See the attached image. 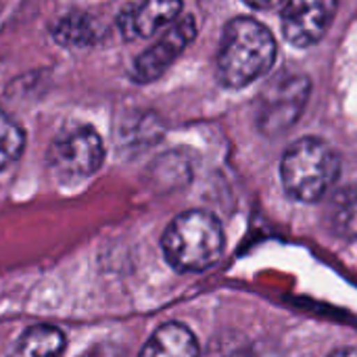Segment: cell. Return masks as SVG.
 <instances>
[{"label": "cell", "instance_id": "3957f363", "mask_svg": "<svg viewBox=\"0 0 357 357\" xmlns=\"http://www.w3.org/2000/svg\"><path fill=\"white\" fill-rule=\"evenodd\" d=\"M341 159L331 144L318 138H301L291 144L280 161V176L289 197L316 203L335 184Z\"/></svg>", "mask_w": 357, "mask_h": 357}, {"label": "cell", "instance_id": "9a60e30c", "mask_svg": "<svg viewBox=\"0 0 357 357\" xmlns=\"http://www.w3.org/2000/svg\"><path fill=\"white\" fill-rule=\"evenodd\" d=\"M331 357H357V349H339Z\"/></svg>", "mask_w": 357, "mask_h": 357}, {"label": "cell", "instance_id": "5bb4252c", "mask_svg": "<svg viewBox=\"0 0 357 357\" xmlns=\"http://www.w3.org/2000/svg\"><path fill=\"white\" fill-rule=\"evenodd\" d=\"M79 357H123V351L117 345L100 343V345H94L92 349H88L84 356Z\"/></svg>", "mask_w": 357, "mask_h": 357}, {"label": "cell", "instance_id": "7c38bea8", "mask_svg": "<svg viewBox=\"0 0 357 357\" xmlns=\"http://www.w3.org/2000/svg\"><path fill=\"white\" fill-rule=\"evenodd\" d=\"M328 226L331 230L345 238V241H356L357 238V184H351L343 190H339L331 207L326 211Z\"/></svg>", "mask_w": 357, "mask_h": 357}, {"label": "cell", "instance_id": "6da1fadb", "mask_svg": "<svg viewBox=\"0 0 357 357\" xmlns=\"http://www.w3.org/2000/svg\"><path fill=\"white\" fill-rule=\"evenodd\" d=\"M276 61V42L266 25L251 17L232 19L222 33L218 77L226 88H243L270 71Z\"/></svg>", "mask_w": 357, "mask_h": 357}, {"label": "cell", "instance_id": "30bf717a", "mask_svg": "<svg viewBox=\"0 0 357 357\" xmlns=\"http://www.w3.org/2000/svg\"><path fill=\"white\" fill-rule=\"evenodd\" d=\"M50 33L61 46L84 48L96 44L102 36V29L88 13H67L52 23Z\"/></svg>", "mask_w": 357, "mask_h": 357}, {"label": "cell", "instance_id": "8992f818", "mask_svg": "<svg viewBox=\"0 0 357 357\" xmlns=\"http://www.w3.org/2000/svg\"><path fill=\"white\" fill-rule=\"evenodd\" d=\"M197 23L192 15H184L169 25V29L144 52L134 59L132 77L138 84H151L159 79L167 67L184 52V48L195 40Z\"/></svg>", "mask_w": 357, "mask_h": 357}, {"label": "cell", "instance_id": "52a82bcc", "mask_svg": "<svg viewBox=\"0 0 357 357\" xmlns=\"http://www.w3.org/2000/svg\"><path fill=\"white\" fill-rule=\"evenodd\" d=\"M337 13V2L328 0H297L282 6V31L295 46L316 44L331 27Z\"/></svg>", "mask_w": 357, "mask_h": 357}, {"label": "cell", "instance_id": "7a4b0ae2", "mask_svg": "<svg viewBox=\"0 0 357 357\" xmlns=\"http://www.w3.org/2000/svg\"><path fill=\"white\" fill-rule=\"evenodd\" d=\"M161 247L174 270L203 272L222 257L224 230L213 213L192 209L180 213L167 226Z\"/></svg>", "mask_w": 357, "mask_h": 357}, {"label": "cell", "instance_id": "8fae6325", "mask_svg": "<svg viewBox=\"0 0 357 357\" xmlns=\"http://www.w3.org/2000/svg\"><path fill=\"white\" fill-rule=\"evenodd\" d=\"M65 349V335L50 324L29 326L8 357H61Z\"/></svg>", "mask_w": 357, "mask_h": 357}, {"label": "cell", "instance_id": "277c9868", "mask_svg": "<svg viewBox=\"0 0 357 357\" xmlns=\"http://www.w3.org/2000/svg\"><path fill=\"white\" fill-rule=\"evenodd\" d=\"M310 92V79L299 73H282L268 82L257 96V128L266 136H278L293 128L307 105Z\"/></svg>", "mask_w": 357, "mask_h": 357}, {"label": "cell", "instance_id": "4fadbf2b", "mask_svg": "<svg viewBox=\"0 0 357 357\" xmlns=\"http://www.w3.org/2000/svg\"><path fill=\"white\" fill-rule=\"evenodd\" d=\"M25 149L23 128L4 111H0V169L10 167Z\"/></svg>", "mask_w": 357, "mask_h": 357}, {"label": "cell", "instance_id": "9c48e42d", "mask_svg": "<svg viewBox=\"0 0 357 357\" xmlns=\"http://www.w3.org/2000/svg\"><path fill=\"white\" fill-rule=\"evenodd\" d=\"M138 357H199V343L190 328L167 322L153 333Z\"/></svg>", "mask_w": 357, "mask_h": 357}, {"label": "cell", "instance_id": "ba28073f", "mask_svg": "<svg viewBox=\"0 0 357 357\" xmlns=\"http://www.w3.org/2000/svg\"><path fill=\"white\" fill-rule=\"evenodd\" d=\"M180 10H182V4L174 0H153V2L132 4L119 13L117 27L126 40L151 38L161 27L172 23Z\"/></svg>", "mask_w": 357, "mask_h": 357}, {"label": "cell", "instance_id": "5b68a950", "mask_svg": "<svg viewBox=\"0 0 357 357\" xmlns=\"http://www.w3.org/2000/svg\"><path fill=\"white\" fill-rule=\"evenodd\" d=\"M105 161L100 136L90 126L61 132L48 146V165L63 178H88Z\"/></svg>", "mask_w": 357, "mask_h": 357}]
</instances>
